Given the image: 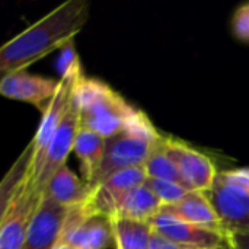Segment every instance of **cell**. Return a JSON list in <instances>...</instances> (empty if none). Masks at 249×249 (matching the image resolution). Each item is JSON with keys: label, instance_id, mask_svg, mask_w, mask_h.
Here are the masks:
<instances>
[{"label": "cell", "instance_id": "1", "mask_svg": "<svg viewBox=\"0 0 249 249\" xmlns=\"http://www.w3.org/2000/svg\"><path fill=\"white\" fill-rule=\"evenodd\" d=\"M88 0H66L0 48L3 74L26 70L50 53L69 45L89 20Z\"/></svg>", "mask_w": 249, "mask_h": 249}, {"label": "cell", "instance_id": "2", "mask_svg": "<svg viewBox=\"0 0 249 249\" xmlns=\"http://www.w3.org/2000/svg\"><path fill=\"white\" fill-rule=\"evenodd\" d=\"M74 98L80 111V127L108 139L125 130L140 112L108 83L83 76Z\"/></svg>", "mask_w": 249, "mask_h": 249}, {"label": "cell", "instance_id": "3", "mask_svg": "<svg viewBox=\"0 0 249 249\" xmlns=\"http://www.w3.org/2000/svg\"><path fill=\"white\" fill-rule=\"evenodd\" d=\"M163 136L153 125L147 114L140 109L125 130L105 139L104 160L92 187L115 172L144 166L153 150L162 143Z\"/></svg>", "mask_w": 249, "mask_h": 249}, {"label": "cell", "instance_id": "4", "mask_svg": "<svg viewBox=\"0 0 249 249\" xmlns=\"http://www.w3.org/2000/svg\"><path fill=\"white\" fill-rule=\"evenodd\" d=\"M63 58H66V60H64L63 73L60 77L58 89H57L55 96L51 101V104L42 112V118L38 125V130H36L34 139L31 140L34 143V156H32V163L29 168V174H28V188H31L32 184L35 182V179L41 171V166L44 163L47 149H48L61 120L64 118V115L70 107L71 98L74 95V89H76L79 80L85 76L80 60L73 50V42H71L70 48H67L66 55H63Z\"/></svg>", "mask_w": 249, "mask_h": 249}, {"label": "cell", "instance_id": "5", "mask_svg": "<svg viewBox=\"0 0 249 249\" xmlns=\"http://www.w3.org/2000/svg\"><path fill=\"white\" fill-rule=\"evenodd\" d=\"M146 179L147 175L143 166L115 172L98 185L92 187L90 196L77 209L83 216L101 214L114 219L123 198L131 190L144 185Z\"/></svg>", "mask_w": 249, "mask_h": 249}, {"label": "cell", "instance_id": "6", "mask_svg": "<svg viewBox=\"0 0 249 249\" xmlns=\"http://www.w3.org/2000/svg\"><path fill=\"white\" fill-rule=\"evenodd\" d=\"M80 130V111H79V104L73 95L70 107L61 120L48 149L47 155L44 159V163L41 166V171L29 188L36 197L42 198V194L50 182V179L63 168L66 166V160L74 149L76 137Z\"/></svg>", "mask_w": 249, "mask_h": 249}, {"label": "cell", "instance_id": "7", "mask_svg": "<svg viewBox=\"0 0 249 249\" xmlns=\"http://www.w3.org/2000/svg\"><path fill=\"white\" fill-rule=\"evenodd\" d=\"M163 147L193 191L210 193L213 190L220 172H217L216 163L209 155L184 140L166 134L163 137Z\"/></svg>", "mask_w": 249, "mask_h": 249}, {"label": "cell", "instance_id": "8", "mask_svg": "<svg viewBox=\"0 0 249 249\" xmlns=\"http://www.w3.org/2000/svg\"><path fill=\"white\" fill-rule=\"evenodd\" d=\"M60 244L77 249H115L112 219L101 214L83 216L74 207L69 213Z\"/></svg>", "mask_w": 249, "mask_h": 249}, {"label": "cell", "instance_id": "9", "mask_svg": "<svg viewBox=\"0 0 249 249\" xmlns=\"http://www.w3.org/2000/svg\"><path fill=\"white\" fill-rule=\"evenodd\" d=\"M153 232L172 241L182 249H219L231 244L228 232H219L178 220L169 214L159 213L150 222Z\"/></svg>", "mask_w": 249, "mask_h": 249}, {"label": "cell", "instance_id": "10", "mask_svg": "<svg viewBox=\"0 0 249 249\" xmlns=\"http://www.w3.org/2000/svg\"><path fill=\"white\" fill-rule=\"evenodd\" d=\"M41 198L25 184L13 201L0 213V249H22L31 220L38 210Z\"/></svg>", "mask_w": 249, "mask_h": 249}, {"label": "cell", "instance_id": "11", "mask_svg": "<svg viewBox=\"0 0 249 249\" xmlns=\"http://www.w3.org/2000/svg\"><path fill=\"white\" fill-rule=\"evenodd\" d=\"M58 83L60 80L20 70L3 74L0 80V93L7 99L31 104L44 112L54 99Z\"/></svg>", "mask_w": 249, "mask_h": 249}, {"label": "cell", "instance_id": "12", "mask_svg": "<svg viewBox=\"0 0 249 249\" xmlns=\"http://www.w3.org/2000/svg\"><path fill=\"white\" fill-rule=\"evenodd\" d=\"M70 210L42 197L31 220L22 249H55L60 244Z\"/></svg>", "mask_w": 249, "mask_h": 249}, {"label": "cell", "instance_id": "13", "mask_svg": "<svg viewBox=\"0 0 249 249\" xmlns=\"http://www.w3.org/2000/svg\"><path fill=\"white\" fill-rule=\"evenodd\" d=\"M207 194L228 233H249V193L216 179Z\"/></svg>", "mask_w": 249, "mask_h": 249}, {"label": "cell", "instance_id": "14", "mask_svg": "<svg viewBox=\"0 0 249 249\" xmlns=\"http://www.w3.org/2000/svg\"><path fill=\"white\" fill-rule=\"evenodd\" d=\"M160 213L169 214L187 223H193L219 232H226L207 193L191 191L179 203L172 206H163Z\"/></svg>", "mask_w": 249, "mask_h": 249}, {"label": "cell", "instance_id": "15", "mask_svg": "<svg viewBox=\"0 0 249 249\" xmlns=\"http://www.w3.org/2000/svg\"><path fill=\"white\" fill-rule=\"evenodd\" d=\"M90 191L92 187L86 181H82L66 165L50 179L42 197H47L63 207L74 209L88 200Z\"/></svg>", "mask_w": 249, "mask_h": 249}, {"label": "cell", "instance_id": "16", "mask_svg": "<svg viewBox=\"0 0 249 249\" xmlns=\"http://www.w3.org/2000/svg\"><path fill=\"white\" fill-rule=\"evenodd\" d=\"M73 152L80 160V169L85 181L92 187L105 155V137L101 134L82 128L77 133Z\"/></svg>", "mask_w": 249, "mask_h": 249}, {"label": "cell", "instance_id": "17", "mask_svg": "<svg viewBox=\"0 0 249 249\" xmlns=\"http://www.w3.org/2000/svg\"><path fill=\"white\" fill-rule=\"evenodd\" d=\"M163 204L160 200L146 187L140 185L131 190L121 201L115 217L130 219L137 222H150L160 213Z\"/></svg>", "mask_w": 249, "mask_h": 249}, {"label": "cell", "instance_id": "18", "mask_svg": "<svg viewBox=\"0 0 249 249\" xmlns=\"http://www.w3.org/2000/svg\"><path fill=\"white\" fill-rule=\"evenodd\" d=\"M115 249H149L153 228L149 222L130 219H112Z\"/></svg>", "mask_w": 249, "mask_h": 249}, {"label": "cell", "instance_id": "19", "mask_svg": "<svg viewBox=\"0 0 249 249\" xmlns=\"http://www.w3.org/2000/svg\"><path fill=\"white\" fill-rule=\"evenodd\" d=\"M165 137V136H163ZM144 171L147 178H153V179H162V181H169V182H175L182 185L184 188H187L188 191H193L190 188V185L187 184V181L184 179V177L181 175L179 169L177 168V165L171 160V158L166 155V150L163 147V140L162 143L153 150V153L150 155V158L147 159V162L144 163Z\"/></svg>", "mask_w": 249, "mask_h": 249}, {"label": "cell", "instance_id": "20", "mask_svg": "<svg viewBox=\"0 0 249 249\" xmlns=\"http://www.w3.org/2000/svg\"><path fill=\"white\" fill-rule=\"evenodd\" d=\"M144 185L160 200L163 206L177 204L181 200H184L188 193H191L179 184L162 181V179H153V178H147Z\"/></svg>", "mask_w": 249, "mask_h": 249}, {"label": "cell", "instance_id": "21", "mask_svg": "<svg viewBox=\"0 0 249 249\" xmlns=\"http://www.w3.org/2000/svg\"><path fill=\"white\" fill-rule=\"evenodd\" d=\"M232 34L239 42L249 45V1L236 7L232 16Z\"/></svg>", "mask_w": 249, "mask_h": 249}, {"label": "cell", "instance_id": "22", "mask_svg": "<svg viewBox=\"0 0 249 249\" xmlns=\"http://www.w3.org/2000/svg\"><path fill=\"white\" fill-rule=\"evenodd\" d=\"M217 179L222 181L223 184L241 188V190L249 193V166L223 171V172L219 174Z\"/></svg>", "mask_w": 249, "mask_h": 249}, {"label": "cell", "instance_id": "23", "mask_svg": "<svg viewBox=\"0 0 249 249\" xmlns=\"http://www.w3.org/2000/svg\"><path fill=\"white\" fill-rule=\"evenodd\" d=\"M149 249H182L178 247L177 244H174L172 241L163 238L162 235L153 232L152 238H150V244H149Z\"/></svg>", "mask_w": 249, "mask_h": 249}, {"label": "cell", "instance_id": "24", "mask_svg": "<svg viewBox=\"0 0 249 249\" xmlns=\"http://www.w3.org/2000/svg\"><path fill=\"white\" fill-rule=\"evenodd\" d=\"M233 249H249V233H229Z\"/></svg>", "mask_w": 249, "mask_h": 249}, {"label": "cell", "instance_id": "25", "mask_svg": "<svg viewBox=\"0 0 249 249\" xmlns=\"http://www.w3.org/2000/svg\"><path fill=\"white\" fill-rule=\"evenodd\" d=\"M55 249H77L74 248V247H71V245H67V244H58Z\"/></svg>", "mask_w": 249, "mask_h": 249}, {"label": "cell", "instance_id": "26", "mask_svg": "<svg viewBox=\"0 0 249 249\" xmlns=\"http://www.w3.org/2000/svg\"><path fill=\"white\" fill-rule=\"evenodd\" d=\"M219 249H233V247H232V244H228V245H225V247H220Z\"/></svg>", "mask_w": 249, "mask_h": 249}]
</instances>
